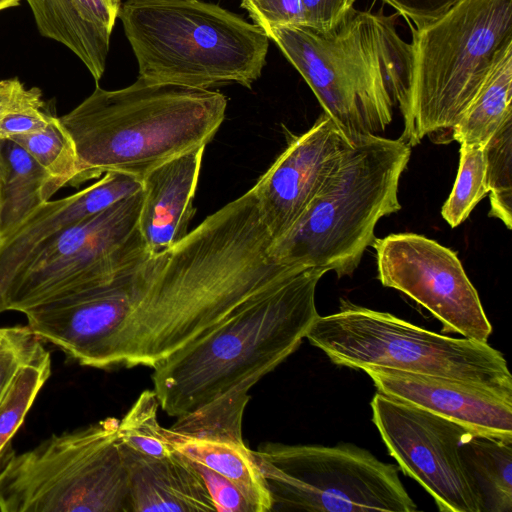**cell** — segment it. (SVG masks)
<instances>
[{
  "instance_id": "obj_1",
  "label": "cell",
  "mask_w": 512,
  "mask_h": 512,
  "mask_svg": "<svg viewBox=\"0 0 512 512\" xmlns=\"http://www.w3.org/2000/svg\"><path fill=\"white\" fill-rule=\"evenodd\" d=\"M253 189L209 215L132 282L102 369L154 368L299 271L277 264Z\"/></svg>"
},
{
  "instance_id": "obj_2",
  "label": "cell",
  "mask_w": 512,
  "mask_h": 512,
  "mask_svg": "<svg viewBox=\"0 0 512 512\" xmlns=\"http://www.w3.org/2000/svg\"><path fill=\"white\" fill-rule=\"evenodd\" d=\"M309 85L350 144L383 136L396 101L403 121L412 86L411 44L395 17L353 8L332 30L305 25L262 29Z\"/></svg>"
},
{
  "instance_id": "obj_3",
  "label": "cell",
  "mask_w": 512,
  "mask_h": 512,
  "mask_svg": "<svg viewBox=\"0 0 512 512\" xmlns=\"http://www.w3.org/2000/svg\"><path fill=\"white\" fill-rule=\"evenodd\" d=\"M220 92L141 78L122 89L98 85L76 108L59 117L74 141L79 173L71 186L106 172L141 181L159 165L205 146L225 118Z\"/></svg>"
},
{
  "instance_id": "obj_4",
  "label": "cell",
  "mask_w": 512,
  "mask_h": 512,
  "mask_svg": "<svg viewBox=\"0 0 512 512\" xmlns=\"http://www.w3.org/2000/svg\"><path fill=\"white\" fill-rule=\"evenodd\" d=\"M326 272L301 269L156 365L151 379L162 410L180 417L274 370L300 346L319 316L315 291Z\"/></svg>"
},
{
  "instance_id": "obj_5",
  "label": "cell",
  "mask_w": 512,
  "mask_h": 512,
  "mask_svg": "<svg viewBox=\"0 0 512 512\" xmlns=\"http://www.w3.org/2000/svg\"><path fill=\"white\" fill-rule=\"evenodd\" d=\"M411 147L369 136L350 145L307 209L269 254L282 266L350 276L374 239L378 221L401 209L398 188Z\"/></svg>"
},
{
  "instance_id": "obj_6",
  "label": "cell",
  "mask_w": 512,
  "mask_h": 512,
  "mask_svg": "<svg viewBox=\"0 0 512 512\" xmlns=\"http://www.w3.org/2000/svg\"><path fill=\"white\" fill-rule=\"evenodd\" d=\"M118 17L137 60L138 77L149 83L251 88L266 63V33L215 4L125 0Z\"/></svg>"
},
{
  "instance_id": "obj_7",
  "label": "cell",
  "mask_w": 512,
  "mask_h": 512,
  "mask_svg": "<svg viewBox=\"0 0 512 512\" xmlns=\"http://www.w3.org/2000/svg\"><path fill=\"white\" fill-rule=\"evenodd\" d=\"M410 147L452 131L500 53L512 45V0H460L435 21L412 27Z\"/></svg>"
},
{
  "instance_id": "obj_8",
  "label": "cell",
  "mask_w": 512,
  "mask_h": 512,
  "mask_svg": "<svg viewBox=\"0 0 512 512\" xmlns=\"http://www.w3.org/2000/svg\"><path fill=\"white\" fill-rule=\"evenodd\" d=\"M306 338L339 366L385 367L512 391L506 359L488 343L438 334L348 301L336 313L319 315Z\"/></svg>"
},
{
  "instance_id": "obj_9",
  "label": "cell",
  "mask_w": 512,
  "mask_h": 512,
  "mask_svg": "<svg viewBox=\"0 0 512 512\" xmlns=\"http://www.w3.org/2000/svg\"><path fill=\"white\" fill-rule=\"evenodd\" d=\"M118 424L109 417L11 456L0 470V511L129 512Z\"/></svg>"
},
{
  "instance_id": "obj_10",
  "label": "cell",
  "mask_w": 512,
  "mask_h": 512,
  "mask_svg": "<svg viewBox=\"0 0 512 512\" xmlns=\"http://www.w3.org/2000/svg\"><path fill=\"white\" fill-rule=\"evenodd\" d=\"M269 491L271 511L414 512L398 467L353 444L266 442L252 450Z\"/></svg>"
},
{
  "instance_id": "obj_11",
  "label": "cell",
  "mask_w": 512,
  "mask_h": 512,
  "mask_svg": "<svg viewBox=\"0 0 512 512\" xmlns=\"http://www.w3.org/2000/svg\"><path fill=\"white\" fill-rule=\"evenodd\" d=\"M143 198L142 189L36 246L0 287V313H24L150 254L138 228Z\"/></svg>"
},
{
  "instance_id": "obj_12",
  "label": "cell",
  "mask_w": 512,
  "mask_h": 512,
  "mask_svg": "<svg viewBox=\"0 0 512 512\" xmlns=\"http://www.w3.org/2000/svg\"><path fill=\"white\" fill-rule=\"evenodd\" d=\"M372 421L402 472L417 481L441 512H482L480 493L459 452L465 427L377 392Z\"/></svg>"
},
{
  "instance_id": "obj_13",
  "label": "cell",
  "mask_w": 512,
  "mask_h": 512,
  "mask_svg": "<svg viewBox=\"0 0 512 512\" xmlns=\"http://www.w3.org/2000/svg\"><path fill=\"white\" fill-rule=\"evenodd\" d=\"M378 279L429 310L443 332L488 343L492 325L457 255L415 233L375 238Z\"/></svg>"
},
{
  "instance_id": "obj_14",
  "label": "cell",
  "mask_w": 512,
  "mask_h": 512,
  "mask_svg": "<svg viewBox=\"0 0 512 512\" xmlns=\"http://www.w3.org/2000/svg\"><path fill=\"white\" fill-rule=\"evenodd\" d=\"M350 145L324 113L258 179L252 189L273 241L301 217Z\"/></svg>"
},
{
  "instance_id": "obj_15",
  "label": "cell",
  "mask_w": 512,
  "mask_h": 512,
  "mask_svg": "<svg viewBox=\"0 0 512 512\" xmlns=\"http://www.w3.org/2000/svg\"><path fill=\"white\" fill-rule=\"evenodd\" d=\"M377 392L455 422L512 441V391L462 380L365 366Z\"/></svg>"
},
{
  "instance_id": "obj_16",
  "label": "cell",
  "mask_w": 512,
  "mask_h": 512,
  "mask_svg": "<svg viewBox=\"0 0 512 512\" xmlns=\"http://www.w3.org/2000/svg\"><path fill=\"white\" fill-rule=\"evenodd\" d=\"M142 189L132 176L106 172L87 188L37 207L0 238V287L40 243Z\"/></svg>"
},
{
  "instance_id": "obj_17",
  "label": "cell",
  "mask_w": 512,
  "mask_h": 512,
  "mask_svg": "<svg viewBox=\"0 0 512 512\" xmlns=\"http://www.w3.org/2000/svg\"><path fill=\"white\" fill-rule=\"evenodd\" d=\"M205 146L185 152L149 172L142 180L143 203L138 228L151 256L157 257L188 234L196 213L197 190Z\"/></svg>"
},
{
  "instance_id": "obj_18",
  "label": "cell",
  "mask_w": 512,
  "mask_h": 512,
  "mask_svg": "<svg viewBox=\"0 0 512 512\" xmlns=\"http://www.w3.org/2000/svg\"><path fill=\"white\" fill-rule=\"evenodd\" d=\"M128 481L129 512L216 511L206 484L190 459L174 450L165 457L137 452L121 443Z\"/></svg>"
},
{
  "instance_id": "obj_19",
  "label": "cell",
  "mask_w": 512,
  "mask_h": 512,
  "mask_svg": "<svg viewBox=\"0 0 512 512\" xmlns=\"http://www.w3.org/2000/svg\"><path fill=\"white\" fill-rule=\"evenodd\" d=\"M59 190L20 145L0 140V238Z\"/></svg>"
},
{
  "instance_id": "obj_20",
  "label": "cell",
  "mask_w": 512,
  "mask_h": 512,
  "mask_svg": "<svg viewBox=\"0 0 512 512\" xmlns=\"http://www.w3.org/2000/svg\"><path fill=\"white\" fill-rule=\"evenodd\" d=\"M164 434L174 450L233 482L255 512L271 511L269 491L246 444L192 439L169 428H164Z\"/></svg>"
},
{
  "instance_id": "obj_21",
  "label": "cell",
  "mask_w": 512,
  "mask_h": 512,
  "mask_svg": "<svg viewBox=\"0 0 512 512\" xmlns=\"http://www.w3.org/2000/svg\"><path fill=\"white\" fill-rule=\"evenodd\" d=\"M459 452L482 499V512L512 511V441L468 430Z\"/></svg>"
},
{
  "instance_id": "obj_22",
  "label": "cell",
  "mask_w": 512,
  "mask_h": 512,
  "mask_svg": "<svg viewBox=\"0 0 512 512\" xmlns=\"http://www.w3.org/2000/svg\"><path fill=\"white\" fill-rule=\"evenodd\" d=\"M512 116V45L496 59L477 94L451 131L457 142L484 147Z\"/></svg>"
},
{
  "instance_id": "obj_23",
  "label": "cell",
  "mask_w": 512,
  "mask_h": 512,
  "mask_svg": "<svg viewBox=\"0 0 512 512\" xmlns=\"http://www.w3.org/2000/svg\"><path fill=\"white\" fill-rule=\"evenodd\" d=\"M260 378L250 377L198 409L177 417L169 428L184 437L245 444L242 421L251 396L248 391Z\"/></svg>"
},
{
  "instance_id": "obj_24",
  "label": "cell",
  "mask_w": 512,
  "mask_h": 512,
  "mask_svg": "<svg viewBox=\"0 0 512 512\" xmlns=\"http://www.w3.org/2000/svg\"><path fill=\"white\" fill-rule=\"evenodd\" d=\"M51 373L49 352L39 344L21 365L0 400V456Z\"/></svg>"
},
{
  "instance_id": "obj_25",
  "label": "cell",
  "mask_w": 512,
  "mask_h": 512,
  "mask_svg": "<svg viewBox=\"0 0 512 512\" xmlns=\"http://www.w3.org/2000/svg\"><path fill=\"white\" fill-rule=\"evenodd\" d=\"M68 3L84 48L83 64L98 83L105 71L110 37L122 0H68Z\"/></svg>"
},
{
  "instance_id": "obj_26",
  "label": "cell",
  "mask_w": 512,
  "mask_h": 512,
  "mask_svg": "<svg viewBox=\"0 0 512 512\" xmlns=\"http://www.w3.org/2000/svg\"><path fill=\"white\" fill-rule=\"evenodd\" d=\"M10 140L24 148L48 173L59 189L66 185L71 186L79 173V160L74 141L59 117L55 115L43 130L15 136Z\"/></svg>"
},
{
  "instance_id": "obj_27",
  "label": "cell",
  "mask_w": 512,
  "mask_h": 512,
  "mask_svg": "<svg viewBox=\"0 0 512 512\" xmlns=\"http://www.w3.org/2000/svg\"><path fill=\"white\" fill-rule=\"evenodd\" d=\"M54 114L37 87L18 78L0 80V140L43 130Z\"/></svg>"
},
{
  "instance_id": "obj_28",
  "label": "cell",
  "mask_w": 512,
  "mask_h": 512,
  "mask_svg": "<svg viewBox=\"0 0 512 512\" xmlns=\"http://www.w3.org/2000/svg\"><path fill=\"white\" fill-rule=\"evenodd\" d=\"M491 217L512 228V116L496 130L483 148Z\"/></svg>"
},
{
  "instance_id": "obj_29",
  "label": "cell",
  "mask_w": 512,
  "mask_h": 512,
  "mask_svg": "<svg viewBox=\"0 0 512 512\" xmlns=\"http://www.w3.org/2000/svg\"><path fill=\"white\" fill-rule=\"evenodd\" d=\"M159 400L154 390H144L119 420L120 442L145 455L165 457L174 449L169 445L158 420Z\"/></svg>"
},
{
  "instance_id": "obj_30",
  "label": "cell",
  "mask_w": 512,
  "mask_h": 512,
  "mask_svg": "<svg viewBox=\"0 0 512 512\" xmlns=\"http://www.w3.org/2000/svg\"><path fill=\"white\" fill-rule=\"evenodd\" d=\"M483 148L461 143L457 177L441 209L442 217L452 228L464 222L475 206L488 195Z\"/></svg>"
},
{
  "instance_id": "obj_31",
  "label": "cell",
  "mask_w": 512,
  "mask_h": 512,
  "mask_svg": "<svg viewBox=\"0 0 512 512\" xmlns=\"http://www.w3.org/2000/svg\"><path fill=\"white\" fill-rule=\"evenodd\" d=\"M26 1L41 35L60 42L83 62L84 48L68 0Z\"/></svg>"
},
{
  "instance_id": "obj_32",
  "label": "cell",
  "mask_w": 512,
  "mask_h": 512,
  "mask_svg": "<svg viewBox=\"0 0 512 512\" xmlns=\"http://www.w3.org/2000/svg\"><path fill=\"white\" fill-rule=\"evenodd\" d=\"M241 7L261 29L304 25L301 0H241Z\"/></svg>"
},
{
  "instance_id": "obj_33",
  "label": "cell",
  "mask_w": 512,
  "mask_h": 512,
  "mask_svg": "<svg viewBox=\"0 0 512 512\" xmlns=\"http://www.w3.org/2000/svg\"><path fill=\"white\" fill-rule=\"evenodd\" d=\"M191 462L204 480L216 511L255 512L251 503L233 482L204 465Z\"/></svg>"
},
{
  "instance_id": "obj_34",
  "label": "cell",
  "mask_w": 512,
  "mask_h": 512,
  "mask_svg": "<svg viewBox=\"0 0 512 512\" xmlns=\"http://www.w3.org/2000/svg\"><path fill=\"white\" fill-rule=\"evenodd\" d=\"M355 0H301L304 25L320 32L335 28L354 8Z\"/></svg>"
},
{
  "instance_id": "obj_35",
  "label": "cell",
  "mask_w": 512,
  "mask_h": 512,
  "mask_svg": "<svg viewBox=\"0 0 512 512\" xmlns=\"http://www.w3.org/2000/svg\"><path fill=\"white\" fill-rule=\"evenodd\" d=\"M392 6L415 28L423 27L445 14L460 0H383Z\"/></svg>"
},
{
  "instance_id": "obj_36",
  "label": "cell",
  "mask_w": 512,
  "mask_h": 512,
  "mask_svg": "<svg viewBox=\"0 0 512 512\" xmlns=\"http://www.w3.org/2000/svg\"><path fill=\"white\" fill-rule=\"evenodd\" d=\"M39 338L31 333L17 344L0 351V400L16 372L35 352Z\"/></svg>"
},
{
  "instance_id": "obj_37",
  "label": "cell",
  "mask_w": 512,
  "mask_h": 512,
  "mask_svg": "<svg viewBox=\"0 0 512 512\" xmlns=\"http://www.w3.org/2000/svg\"><path fill=\"white\" fill-rule=\"evenodd\" d=\"M31 333L28 327L0 328V351L17 344Z\"/></svg>"
},
{
  "instance_id": "obj_38",
  "label": "cell",
  "mask_w": 512,
  "mask_h": 512,
  "mask_svg": "<svg viewBox=\"0 0 512 512\" xmlns=\"http://www.w3.org/2000/svg\"><path fill=\"white\" fill-rule=\"evenodd\" d=\"M19 4V0H0V11L6 8L14 7Z\"/></svg>"
}]
</instances>
